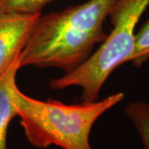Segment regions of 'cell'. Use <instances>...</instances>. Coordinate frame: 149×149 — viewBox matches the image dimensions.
<instances>
[{
    "instance_id": "cell-1",
    "label": "cell",
    "mask_w": 149,
    "mask_h": 149,
    "mask_svg": "<svg viewBox=\"0 0 149 149\" xmlns=\"http://www.w3.org/2000/svg\"><path fill=\"white\" fill-rule=\"evenodd\" d=\"M117 0H88L41 15L20 55L21 68H58L65 73L85 61L107 37L104 23Z\"/></svg>"
},
{
    "instance_id": "cell-2",
    "label": "cell",
    "mask_w": 149,
    "mask_h": 149,
    "mask_svg": "<svg viewBox=\"0 0 149 149\" xmlns=\"http://www.w3.org/2000/svg\"><path fill=\"white\" fill-rule=\"evenodd\" d=\"M124 99L118 92L102 100L66 104L56 100H40L15 85L13 100L27 142L37 148L92 149L91 130L96 121Z\"/></svg>"
},
{
    "instance_id": "cell-3",
    "label": "cell",
    "mask_w": 149,
    "mask_h": 149,
    "mask_svg": "<svg viewBox=\"0 0 149 149\" xmlns=\"http://www.w3.org/2000/svg\"><path fill=\"white\" fill-rule=\"evenodd\" d=\"M149 7V0H117L109 15L112 30L100 47L76 69L50 80L52 90L72 86L82 91V101H95L112 72L128 62L133 52L136 27Z\"/></svg>"
},
{
    "instance_id": "cell-4",
    "label": "cell",
    "mask_w": 149,
    "mask_h": 149,
    "mask_svg": "<svg viewBox=\"0 0 149 149\" xmlns=\"http://www.w3.org/2000/svg\"><path fill=\"white\" fill-rule=\"evenodd\" d=\"M41 15L0 13V77L21 54Z\"/></svg>"
},
{
    "instance_id": "cell-5",
    "label": "cell",
    "mask_w": 149,
    "mask_h": 149,
    "mask_svg": "<svg viewBox=\"0 0 149 149\" xmlns=\"http://www.w3.org/2000/svg\"><path fill=\"white\" fill-rule=\"evenodd\" d=\"M20 55L0 77V149H7L9 124L14 118L17 117L16 107L13 100V90L17 85V71L21 69Z\"/></svg>"
},
{
    "instance_id": "cell-6",
    "label": "cell",
    "mask_w": 149,
    "mask_h": 149,
    "mask_svg": "<svg viewBox=\"0 0 149 149\" xmlns=\"http://www.w3.org/2000/svg\"><path fill=\"white\" fill-rule=\"evenodd\" d=\"M124 114L139 133L144 149H149V102L134 101L124 109Z\"/></svg>"
},
{
    "instance_id": "cell-7",
    "label": "cell",
    "mask_w": 149,
    "mask_h": 149,
    "mask_svg": "<svg viewBox=\"0 0 149 149\" xmlns=\"http://www.w3.org/2000/svg\"><path fill=\"white\" fill-rule=\"evenodd\" d=\"M54 0H0V13L42 14Z\"/></svg>"
},
{
    "instance_id": "cell-8",
    "label": "cell",
    "mask_w": 149,
    "mask_h": 149,
    "mask_svg": "<svg viewBox=\"0 0 149 149\" xmlns=\"http://www.w3.org/2000/svg\"><path fill=\"white\" fill-rule=\"evenodd\" d=\"M149 60V19L135 35L133 52L128 59L133 66L139 68Z\"/></svg>"
}]
</instances>
